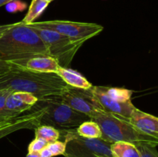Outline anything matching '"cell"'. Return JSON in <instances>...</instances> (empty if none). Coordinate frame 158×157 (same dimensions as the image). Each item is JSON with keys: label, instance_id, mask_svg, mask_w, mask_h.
<instances>
[{"label": "cell", "instance_id": "1", "mask_svg": "<svg viewBox=\"0 0 158 157\" xmlns=\"http://www.w3.org/2000/svg\"><path fill=\"white\" fill-rule=\"evenodd\" d=\"M56 73H43L12 68L0 74V89L25 92L41 99L60 95L68 88Z\"/></svg>", "mask_w": 158, "mask_h": 157}, {"label": "cell", "instance_id": "2", "mask_svg": "<svg viewBox=\"0 0 158 157\" xmlns=\"http://www.w3.org/2000/svg\"><path fill=\"white\" fill-rule=\"evenodd\" d=\"M35 55H49L40 35L22 22H15L0 36V56L6 62Z\"/></svg>", "mask_w": 158, "mask_h": 157}, {"label": "cell", "instance_id": "3", "mask_svg": "<svg viewBox=\"0 0 158 157\" xmlns=\"http://www.w3.org/2000/svg\"><path fill=\"white\" fill-rule=\"evenodd\" d=\"M93 121L100 126L102 131L101 138L109 143L127 142L137 144L147 143L154 146H158V138L151 136L137 129L128 120L103 112Z\"/></svg>", "mask_w": 158, "mask_h": 157}, {"label": "cell", "instance_id": "4", "mask_svg": "<svg viewBox=\"0 0 158 157\" xmlns=\"http://www.w3.org/2000/svg\"><path fill=\"white\" fill-rule=\"evenodd\" d=\"M35 106L44 109L40 125L53 126L59 130L76 129L83 122L91 120L86 115L65 104L59 98V95L39 99Z\"/></svg>", "mask_w": 158, "mask_h": 157}, {"label": "cell", "instance_id": "5", "mask_svg": "<svg viewBox=\"0 0 158 157\" xmlns=\"http://www.w3.org/2000/svg\"><path fill=\"white\" fill-rule=\"evenodd\" d=\"M66 142L65 157H113L111 143L102 139H87L80 136L75 129L60 130Z\"/></svg>", "mask_w": 158, "mask_h": 157}, {"label": "cell", "instance_id": "6", "mask_svg": "<svg viewBox=\"0 0 158 157\" xmlns=\"http://www.w3.org/2000/svg\"><path fill=\"white\" fill-rule=\"evenodd\" d=\"M44 42L49 56L58 62L60 67L67 68L83 42L72 40L55 31L31 27Z\"/></svg>", "mask_w": 158, "mask_h": 157}, {"label": "cell", "instance_id": "7", "mask_svg": "<svg viewBox=\"0 0 158 157\" xmlns=\"http://www.w3.org/2000/svg\"><path fill=\"white\" fill-rule=\"evenodd\" d=\"M30 27L40 28L55 31L69 37L72 40L84 43L89 38L99 35L103 27L95 23L79 22L65 20H50L26 24Z\"/></svg>", "mask_w": 158, "mask_h": 157}, {"label": "cell", "instance_id": "8", "mask_svg": "<svg viewBox=\"0 0 158 157\" xmlns=\"http://www.w3.org/2000/svg\"><path fill=\"white\" fill-rule=\"evenodd\" d=\"M59 98L73 109L85 114L91 119L104 112L93 96L90 89H81L68 86Z\"/></svg>", "mask_w": 158, "mask_h": 157}, {"label": "cell", "instance_id": "9", "mask_svg": "<svg viewBox=\"0 0 158 157\" xmlns=\"http://www.w3.org/2000/svg\"><path fill=\"white\" fill-rule=\"evenodd\" d=\"M93 96L99 103L103 110L108 113L128 120L135 106L132 102L120 103L110 98L103 89V86H94L90 89Z\"/></svg>", "mask_w": 158, "mask_h": 157}, {"label": "cell", "instance_id": "10", "mask_svg": "<svg viewBox=\"0 0 158 157\" xmlns=\"http://www.w3.org/2000/svg\"><path fill=\"white\" fill-rule=\"evenodd\" d=\"M12 68L43 73H56L60 66L49 55H35L8 62Z\"/></svg>", "mask_w": 158, "mask_h": 157}, {"label": "cell", "instance_id": "11", "mask_svg": "<svg viewBox=\"0 0 158 157\" xmlns=\"http://www.w3.org/2000/svg\"><path fill=\"white\" fill-rule=\"evenodd\" d=\"M44 113L43 108L36 107L32 112L26 115H19L9 123L0 126V139L15 131L21 129H35L40 125V119Z\"/></svg>", "mask_w": 158, "mask_h": 157}, {"label": "cell", "instance_id": "12", "mask_svg": "<svg viewBox=\"0 0 158 157\" xmlns=\"http://www.w3.org/2000/svg\"><path fill=\"white\" fill-rule=\"evenodd\" d=\"M38 100L37 97L29 92H12L6 99V110L11 119H15L32 109Z\"/></svg>", "mask_w": 158, "mask_h": 157}, {"label": "cell", "instance_id": "13", "mask_svg": "<svg viewBox=\"0 0 158 157\" xmlns=\"http://www.w3.org/2000/svg\"><path fill=\"white\" fill-rule=\"evenodd\" d=\"M128 121L137 129L158 138V118L135 108Z\"/></svg>", "mask_w": 158, "mask_h": 157}, {"label": "cell", "instance_id": "14", "mask_svg": "<svg viewBox=\"0 0 158 157\" xmlns=\"http://www.w3.org/2000/svg\"><path fill=\"white\" fill-rule=\"evenodd\" d=\"M56 74L67 86L71 87L81 89H89L93 87V85L84 76L73 69L60 67Z\"/></svg>", "mask_w": 158, "mask_h": 157}, {"label": "cell", "instance_id": "15", "mask_svg": "<svg viewBox=\"0 0 158 157\" xmlns=\"http://www.w3.org/2000/svg\"><path fill=\"white\" fill-rule=\"evenodd\" d=\"M113 157H140L137 146L127 142H117L110 145Z\"/></svg>", "mask_w": 158, "mask_h": 157}, {"label": "cell", "instance_id": "16", "mask_svg": "<svg viewBox=\"0 0 158 157\" xmlns=\"http://www.w3.org/2000/svg\"><path fill=\"white\" fill-rule=\"evenodd\" d=\"M75 131L80 136L87 139H100L102 135L100 126L93 120L83 122L75 129Z\"/></svg>", "mask_w": 158, "mask_h": 157}, {"label": "cell", "instance_id": "17", "mask_svg": "<svg viewBox=\"0 0 158 157\" xmlns=\"http://www.w3.org/2000/svg\"><path fill=\"white\" fill-rule=\"evenodd\" d=\"M49 4V2L44 0H32L26 16L21 22L24 24L34 22V21L44 12Z\"/></svg>", "mask_w": 158, "mask_h": 157}, {"label": "cell", "instance_id": "18", "mask_svg": "<svg viewBox=\"0 0 158 157\" xmlns=\"http://www.w3.org/2000/svg\"><path fill=\"white\" fill-rule=\"evenodd\" d=\"M60 131L53 126L48 125H40L35 129V138L44 139L48 143H53L60 139Z\"/></svg>", "mask_w": 158, "mask_h": 157}, {"label": "cell", "instance_id": "19", "mask_svg": "<svg viewBox=\"0 0 158 157\" xmlns=\"http://www.w3.org/2000/svg\"><path fill=\"white\" fill-rule=\"evenodd\" d=\"M106 95L112 99L120 103H130L131 102V97L133 95V91L124 88L118 87H108L103 86Z\"/></svg>", "mask_w": 158, "mask_h": 157}, {"label": "cell", "instance_id": "20", "mask_svg": "<svg viewBox=\"0 0 158 157\" xmlns=\"http://www.w3.org/2000/svg\"><path fill=\"white\" fill-rule=\"evenodd\" d=\"M11 92L12 91L9 89H0V126L6 124L13 119L9 116L6 108V99Z\"/></svg>", "mask_w": 158, "mask_h": 157}, {"label": "cell", "instance_id": "21", "mask_svg": "<svg viewBox=\"0 0 158 157\" xmlns=\"http://www.w3.org/2000/svg\"><path fill=\"white\" fill-rule=\"evenodd\" d=\"M136 146L139 149L140 157H158V151L156 146L147 143H137Z\"/></svg>", "mask_w": 158, "mask_h": 157}, {"label": "cell", "instance_id": "22", "mask_svg": "<svg viewBox=\"0 0 158 157\" xmlns=\"http://www.w3.org/2000/svg\"><path fill=\"white\" fill-rule=\"evenodd\" d=\"M46 147L50 151L53 156L60 155H63L65 153V151H66V142L56 140L53 143H49Z\"/></svg>", "mask_w": 158, "mask_h": 157}, {"label": "cell", "instance_id": "23", "mask_svg": "<svg viewBox=\"0 0 158 157\" xmlns=\"http://www.w3.org/2000/svg\"><path fill=\"white\" fill-rule=\"evenodd\" d=\"M49 143L40 138H35L28 146V152H40Z\"/></svg>", "mask_w": 158, "mask_h": 157}, {"label": "cell", "instance_id": "24", "mask_svg": "<svg viewBox=\"0 0 158 157\" xmlns=\"http://www.w3.org/2000/svg\"><path fill=\"white\" fill-rule=\"evenodd\" d=\"M26 3L20 1V0H13L6 5V9L9 12L15 13L17 12H22L26 8Z\"/></svg>", "mask_w": 158, "mask_h": 157}, {"label": "cell", "instance_id": "25", "mask_svg": "<svg viewBox=\"0 0 158 157\" xmlns=\"http://www.w3.org/2000/svg\"><path fill=\"white\" fill-rule=\"evenodd\" d=\"M12 69V67L11 66V65L0 56V74L7 72V71L10 70Z\"/></svg>", "mask_w": 158, "mask_h": 157}, {"label": "cell", "instance_id": "26", "mask_svg": "<svg viewBox=\"0 0 158 157\" xmlns=\"http://www.w3.org/2000/svg\"><path fill=\"white\" fill-rule=\"evenodd\" d=\"M40 157H52L53 155H52L50 151L48 149L47 147L44 148L43 149H42L40 152Z\"/></svg>", "mask_w": 158, "mask_h": 157}, {"label": "cell", "instance_id": "27", "mask_svg": "<svg viewBox=\"0 0 158 157\" xmlns=\"http://www.w3.org/2000/svg\"><path fill=\"white\" fill-rule=\"evenodd\" d=\"M15 23H11V24H6V25H0V36L6 32V30H8L9 29H10L11 27L14 26Z\"/></svg>", "mask_w": 158, "mask_h": 157}, {"label": "cell", "instance_id": "28", "mask_svg": "<svg viewBox=\"0 0 158 157\" xmlns=\"http://www.w3.org/2000/svg\"><path fill=\"white\" fill-rule=\"evenodd\" d=\"M26 157H40L39 152H28Z\"/></svg>", "mask_w": 158, "mask_h": 157}, {"label": "cell", "instance_id": "29", "mask_svg": "<svg viewBox=\"0 0 158 157\" xmlns=\"http://www.w3.org/2000/svg\"><path fill=\"white\" fill-rule=\"evenodd\" d=\"M12 1H13V0H0V7L2 6H6V4Z\"/></svg>", "mask_w": 158, "mask_h": 157}, {"label": "cell", "instance_id": "30", "mask_svg": "<svg viewBox=\"0 0 158 157\" xmlns=\"http://www.w3.org/2000/svg\"><path fill=\"white\" fill-rule=\"evenodd\" d=\"M44 1H46V2H49V3H50L52 1V0H44Z\"/></svg>", "mask_w": 158, "mask_h": 157}]
</instances>
